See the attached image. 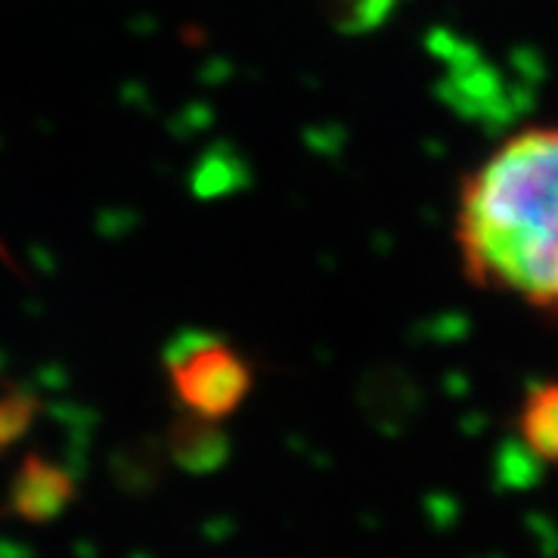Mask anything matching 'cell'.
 I'll return each instance as SVG.
<instances>
[{"label": "cell", "mask_w": 558, "mask_h": 558, "mask_svg": "<svg viewBox=\"0 0 558 558\" xmlns=\"http://www.w3.org/2000/svg\"><path fill=\"white\" fill-rule=\"evenodd\" d=\"M180 413L227 422L255 388V369L230 341L190 332L165 354Z\"/></svg>", "instance_id": "cell-2"}, {"label": "cell", "mask_w": 558, "mask_h": 558, "mask_svg": "<svg viewBox=\"0 0 558 558\" xmlns=\"http://www.w3.org/2000/svg\"><path fill=\"white\" fill-rule=\"evenodd\" d=\"M75 499H78V481L65 465L47 459L44 453H25L16 472L10 475L0 515L22 524H50L62 519Z\"/></svg>", "instance_id": "cell-3"}, {"label": "cell", "mask_w": 558, "mask_h": 558, "mask_svg": "<svg viewBox=\"0 0 558 558\" xmlns=\"http://www.w3.org/2000/svg\"><path fill=\"white\" fill-rule=\"evenodd\" d=\"M0 260H3L7 267H16V260H13V255H10V252H7V245H3V242H0Z\"/></svg>", "instance_id": "cell-7"}, {"label": "cell", "mask_w": 558, "mask_h": 558, "mask_svg": "<svg viewBox=\"0 0 558 558\" xmlns=\"http://www.w3.org/2000/svg\"><path fill=\"white\" fill-rule=\"evenodd\" d=\"M168 453L183 472L208 475L218 472L230 457V440L223 435V425L211 418L180 413L168 428Z\"/></svg>", "instance_id": "cell-4"}, {"label": "cell", "mask_w": 558, "mask_h": 558, "mask_svg": "<svg viewBox=\"0 0 558 558\" xmlns=\"http://www.w3.org/2000/svg\"><path fill=\"white\" fill-rule=\"evenodd\" d=\"M457 248L481 289L558 319V124L512 134L465 178Z\"/></svg>", "instance_id": "cell-1"}, {"label": "cell", "mask_w": 558, "mask_h": 558, "mask_svg": "<svg viewBox=\"0 0 558 558\" xmlns=\"http://www.w3.org/2000/svg\"><path fill=\"white\" fill-rule=\"evenodd\" d=\"M38 413L40 400L38 395H32V391L7 388V391L0 395V457H7V453L32 432Z\"/></svg>", "instance_id": "cell-6"}, {"label": "cell", "mask_w": 558, "mask_h": 558, "mask_svg": "<svg viewBox=\"0 0 558 558\" xmlns=\"http://www.w3.org/2000/svg\"><path fill=\"white\" fill-rule=\"evenodd\" d=\"M519 435L534 457L558 465V381L527 391L519 410Z\"/></svg>", "instance_id": "cell-5"}]
</instances>
